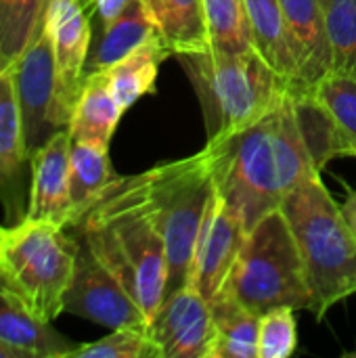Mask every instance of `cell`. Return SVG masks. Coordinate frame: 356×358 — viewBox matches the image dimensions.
<instances>
[{"label": "cell", "mask_w": 356, "mask_h": 358, "mask_svg": "<svg viewBox=\"0 0 356 358\" xmlns=\"http://www.w3.org/2000/svg\"><path fill=\"white\" fill-rule=\"evenodd\" d=\"M214 187L250 231L306 178L321 174L287 88L252 126L208 143Z\"/></svg>", "instance_id": "cell-1"}, {"label": "cell", "mask_w": 356, "mask_h": 358, "mask_svg": "<svg viewBox=\"0 0 356 358\" xmlns=\"http://www.w3.org/2000/svg\"><path fill=\"white\" fill-rule=\"evenodd\" d=\"M69 229L88 243L151 321L166 296L168 260L151 201L149 170L118 176Z\"/></svg>", "instance_id": "cell-2"}, {"label": "cell", "mask_w": 356, "mask_h": 358, "mask_svg": "<svg viewBox=\"0 0 356 358\" xmlns=\"http://www.w3.org/2000/svg\"><path fill=\"white\" fill-rule=\"evenodd\" d=\"M281 210L304 262L311 313L323 319L334 304L356 294V237L321 174L302 180L283 199Z\"/></svg>", "instance_id": "cell-3"}, {"label": "cell", "mask_w": 356, "mask_h": 358, "mask_svg": "<svg viewBox=\"0 0 356 358\" xmlns=\"http://www.w3.org/2000/svg\"><path fill=\"white\" fill-rule=\"evenodd\" d=\"M174 57L201 105L208 143L252 126L290 88L254 50L229 52L210 46Z\"/></svg>", "instance_id": "cell-4"}, {"label": "cell", "mask_w": 356, "mask_h": 358, "mask_svg": "<svg viewBox=\"0 0 356 358\" xmlns=\"http://www.w3.org/2000/svg\"><path fill=\"white\" fill-rule=\"evenodd\" d=\"M76 256L71 229L29 218L0 227V279L42 321L65 313Z\"/></svg>", "instance_id": "cell-5"}, {"label": "cell", "mask_w": 356, "mask_h": 358, "mask_svg": "<svg viewBox=\"0 0 356 358\" xmlns=\"http://www.w3.org/2000/svg\"><path fill=\"white\" fill-rule=\"evenodd\" d=\"M222 289L258 317L273 308L311 310L304 262L281 208L248 231Z\"/></svg>", "instance_id": "cell-6"}, {"label": "cell", "mask_w": 356, "mask_h": 358, "mask_svg": "<svg viewBox=\"0 0 356 358\" xmlns=\"http://www.w3.org/2000/svg\"><path fill=\"white\" fill-rule=\"evenodd\" d=\"M149 191L166 245V296H170L191 283L195 245L216 193L206 147L189 157L151 168Z\"/></svg>", "instance_id": "cell-7"}, {"label": "cell", "mask_w": 356, "mask_h": 358, "mask_svg": "<svg viewBox=\"0 0 356 358\" xmlns=\"http://www.w3.org/2000/svg\"><path fill=\"white\" fill-rule=\"evenodd\" d=\"M13 73L25 145L31 157V153L38 151L55 132L69 126L61 107L52 44L44 29L13 65Z\"/></svg>", "instance_id": "cell-8"}, {"label": "cell", "mask_w": 356, "mask_h": 358, "mask_svg": "<svg viewBox=\"0 0 356 358\" xmlns=\"http://www.w3.org/2000/svg\"><path fill=\"white\" fill-rule=\"evenodd\" d=\"M78 237V256L73 279L65 294L63 310L76 317L88 319L107 329H147L149 321L132 298V294L120 283V279L94 256L88 243Z\"/></svg>", "instance_id": "cell-9"}, {"label": "cell", "mask_w": 356, "mask_h": 358, "mask_svg": "<svg viewBox=\"0 0 356 358\" xmlns=\"http://www.w3.org/2000/svg\"><path fill=\"white\" fill-rule=\"evenodd\" d=\"M147 334L162 358H210L216 329L208 300L191 285L166 296Z\"/></svg>", "instance_id": "cell-10"}, {"label": "cell", "mask_w": 356, "mask_h": 358, "mask_svg": "<svg viewBox=\"0 0 356 358\" xmlns=\"http://www.w3.org/2000/svg\"><path fill=\"white\" fill-rule=\"evenodd\" d=\"M245 235L243 218L216 191L199 231L189 283L208 302L222 289L243 248Z\"/></svg>", "instance_id": "cell-11"}, {"label": "cell", "mask_w": 356, "mask_h": 358, "mask_svg": "<svg viewBox=\"0 0 356 358\" xmlns=\"http://www.w3.org/2000/svg\"><path fill=\"white\" fill-rule=\"evenodd\" d=\"M44 31L52 44L61 107L67 120H71L73 105L84 84V69L92 44L90 15L78 0H48Z\"/></svg>", "instance_id": "cell-12"}, {"label": "cell", "mask_w": 356, "mask_h": 358, "mask_svg": "<svg viewBox=\"0 0 356 358\" xmlns=\"http://www.w3.org/2000/svg\"><path fill=\"white\" fill-rule=\"evenodd\" d=\"M69 155L71 134L67 128L55 132L31 153V187L25 218L69 227L73 220L69 197Z\"/></svg>", "instance_id": "cell-13"}, {"label": "cell", "mask_w": 356, "mask_h": 358, "mask_svg": "<svg viewBox=\"0 0 356 358\" xmlns=\"http://www.w3.org/2000/svg\"><path fill=\"white\" fill-rule=\"evenodd\" d=\"M29 153L23 134L19 99L13 67L0 73V201L4 203L8 224L25 218V166Z\"/></svg>", "instance_id": "cell-14"}, {"label": "cell", "mask_w": 356, "mask_h": 358, "mask_svg": "<svg viewBox=\"0 0 356 358\" xmlns=\"http://www.w3.org/2000/svg\"><path fill=\"white\" fill-rule=\"evenodd\" d=\"M298 59L302 90L313 92L334 71V52L321 0H279Z\"/></svg>", "instance_id": "cell-15"}, {"label": "cell", "mask_w": 356, "mask_h": 358, "mask_svg": "<svg viewBox=\"0 0 356 358\" xmlns=\"http://www.w3.org/2000/svg\"><path fill=\"white\" fill-rule=\"evenodd\" d=\"M248 29L254 52L287 82L292 92L302 90L298 59L292 46L285 13L279 0H245Z\"/></svg>", "instance_id": "cell-16"}, {"label": "cell", "mask_w": 356, "mask_h": 358, "mask_svg": "<svg viewBox=\"0 0 356 358\" xmlns=\"http://www.w3.org/2000/svg\"><path fill=\"white\" fill-rule=\"evenodd\" d=\"M0 340L29 358L69 357L76 348L48 321L38 319L0 279Z\"/></svg>", "instance_id": "cell-17"}, {"label": "cell", "mask_w": 356, "mask_h": 358, "mask_svg": "<svg viewBox=\"0 0 356 358\" xmlns=\"http://www.w3.org/2000/svg\"><path fill=\"white\" fill-rule=\"evenodd\" d=\"M122 115L124 109L111 94L105 71L88 73L73 105L67 130L71 134V141L92 143L109 149Z\"/></svg>", "instance_id": "cell-18"}, {"label": "cell", "mask_w": 356, "mask_h": 358, "mask_svg": "<svg viewBox=\"0 0 356 358\" xmlns=\"http://www.w3.org/2000/svg\"><path fill=\"white\" fill-rule=\"evenodd\" d=\"M157 27L147 13L143 0H132L120 17L101 27L99 38L90 44L84 78L88 73L105 71L149 38L157 36Z\"/></svg>", "instance_id": "cell-19"}, {"label": "cell", "mask_w": 356, "mask_h": 358, "mask_svg": "<svg viewBox=\"0 0 356 358\" xmlns=\"http://www.w3.org/2000/svg\"><path fill=\"white\" fill-rule=\"evenodd\" d=\"M143 4L172 57L212 46L204 0H143Z\"/></svg>", "instance_id": "cell-20"}, {"label": "cell", "mask_w": 356, "mask_h": 358, "mask_svg": "<svg viewBox=\"0 0 356 358\" xmlns=\"http://www.w3.org/2000/svg\"><path fill=\"white\" fill-rule=\"evenodd\" d=\"M170 55L172 50L157 34L143 42L138 48H134L130 55H126L122 61L105 69L109 90L124 111L130 109L145 94L155 92L159 67Z\"/></svg>", "instance_id": "cell-21"}, {"label": "cell", "mask_w": 356, "mask_h": 358, "mask_svg": "<svg viewBox=\"0 0 356 358\" xmlns=\"http://www.w3.org/2000/svg\"><path fill=\"white\" fill-rule=\"evenodd\" d=\"M208 304L216 329L210 358H258L260 317L225 289Z\"/></svg>", "instance_id": "cell-22"}, {"label": "cell", "mask_w": 356, "mask_h": 358, "mask_svg": "<svg viewBox=\"0 0 356 358\" xmlns=\"http://www.w3.org/2000/svg\"><path fill=\"white\" fill-rule=\"evenodd\" d=\"M118 180L109 162V149L71 141L69 155V197H71V224ZM69 224V227H71ZM67 227V229H69Z\"/></svg>", "instance_id": "cell-23"}, {"label": "cell", "mask_w": 356, "mask_h": 358, "mask_svg": "<svg viewBox=\"0 0 356 358\" xmlns=\"http://www.w3.org/2000/svg\"><path fill=\"white\" fill-rule=\"evenodd\" d=\"M48 0H0V73L10 69L44 29Z\"/></svg>", "instance_id": "cell-24"}, {"label": "cell", "mask_w": 356, "mask_h": 358, "mask_svg": "<svg viewBox=\"0 0 356 358\" xmlns=\"http://www.w3.org/2000/svg\"><path fill=\"white\" fill-rule=\"evenodd\" d=\"M204 8L214 48L229 52L254 50L248 29L245 0H204Z\"/></svg>", "instance_id": "cell-25"}, {"label": "cell", "mask_w": 356, "mask_h": 358, "mask_svg": "<svg viewBox=\"0 0 356 358\" xmlns=\"http://www.w3.org/2000/svg\"><path fill=\"white\" fill-rule=\"evenodd\" d=\"M334 52V71L356 82V0H321Z\"/></svg>", "instance_id": "cell-26"}, {"label": "cell", "mask_w": 356, "mask_h": 358, "mask_svg": "<svg viewBox=\"0 0 356 358\" xmlns=\"http://www.w3.org/2000/svg\"><path fill=\"white\" fill-rule=\"evenodd\" d=\"M313 92L319 96V101L327 107V111L340 126L348 143L350 157H356V82L353 78L332 71L319 82Z\"/></svg>", "instance_id": "cell-27"}, {"label": "cell", "mask_w": 356, "mask_h": 358, "mask_svg": "<svg viewBox=\"0 0 356 358\" xmlns=\"http://www.w3.org/2000/svg\"><path fill=\"white\" fill-rule=\"evenodd\" d=\"M71 358H162L147 329H113L107 338L76 346Z\"/></svg>", "instance_id": "cell-28"}, {"label": "cell", "mask_w": 356, "mask_h": 358, "mask_svg": "<svg viewBox=\"0 0 356 358\" xmlns=\"http://www.w3.org/2000/svg\"><path fill=\"white\" fill-rule=\"evenodd\" d=\"M298 348V327L292 308H273L260 317L258 358H287Z\"/></svg>", "instance_id": "cell-29"}, {"label": "cell", "mask_w": 356, "mask_h": 358, "mask_svg": "<svg viewBox=\"0 0 356 358\" xmlns=\"http://www.w3.org/2000/svg\"><path fill=\"white\" fill-rule=\"evenodd\" d=\"M78 2L82 4V8L88 15H97V19L101 21V27H103V25L111 23L115 17H120L132 0H78Z\"/></svg>", "instance_id": "cell-30"}, {"label": "cell", "mask_w": 356, "mask_h": 358, "mask_svg": "<svg viewBox=\"0 0 356 358\" xmlns=\"http://www.w3.org/2000/svg\"><path fill=\"white\" fill-rule=\"evenodd\" d=\"M340 212H342V216H344L348 229L353 231V235L356 237V191H350V193H348L346 201L340 206Z\"/></svg>", "instance_id": "cell-31"}, {"label": "cell", "mask_w": 356, "mask_h": 358, "mask_svg": "<svg viewBox=\"0 0 356 358\" xmlns=\"http://www.w3.org/2000/svg\"><path fill=\"white\" fill-rule=\"evenodd\" d=\"M0 358H29V357H27L25 352L17 350V348H13V346L4 344V342L0 340Z\"/></svg>", "instance_id": "cell-32"}]
</instances>
